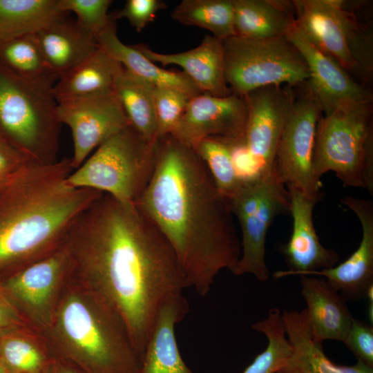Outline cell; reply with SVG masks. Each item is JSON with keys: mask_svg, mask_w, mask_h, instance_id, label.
<instances>
[{"mask_svg": "<svg viewBox=\"0 0 373 373\" xmlns=\"http://www.w3.org/2000/svg\"><path fill=\"white\" fill-rule=\"evenodd\" d=\"M73 277L123 320L141 360L162 305L189 287L169 243L135 204L103 193L66 240Z\"/></svg>", "mask_w": 373, "mask_h": 373, "instance_id": "6da1fadb", "label": "cell"}, {"mask_svg": "<svg viewBox=\"0 0 373 373\" xmlns=\"http://www.w3.org/2000/svg\"><path fill=\"white\" fill-rule=\"evenodd\" d=\"M155 147L154 172L135 205L169 243L189 287L205 296L240 256L229 199L193 148L171 135L157 139Z\"/></svg>", "mask_w": 373, "mask_h": 373, "instance_id": "7a4b0ae2", "label": "cell"}, {"mask_svg": "<svg viewBox=\"0 0 373 373\" xmlns=\"http://www.w3.org/2000/svg\"><path fill=\"white\" fill-rule=\"evenodd\" d=\"M70 158L27 162L0 191V278L52 254L99 191L66 183Z\"/></svg>", "mask_w": 373, "mask_h": 373, "instance_id": "3957f363", "label": "cell"}, {"mask_svg": "<svg viewBox=\"0 0 373 373\" xmlns=\"http://www.w3.org/2000/svg\"><path fill=\"white\" fill-rule=\"evenodd\" d=\"M52 357L85 373H137L140 361L123 320L72 277L42 333Z\"/></svg>", "mask_w": 373, "mask_h": 373, "instance_id": "277c9868", "label": "cell"}, {"mask_svg": "<svg viewBox=\"0 0 373 373\" xmlns=\"http://www.w3.org/2000/svg\"><path fill=\"white\" fill-rule=\"evenodd\" d=\"M55 82L23 79L0 65V137L29 162H57L61 124Z\"/></svg>", "mask_w": 373, "mask_h": 373, "instance_id": "5b68a950", "label": "cell"}, {"mask_svg": "<svg viewBox=\"0 0 373 373\" xmlns=\"http://www.w3.org/2000/svg\"><path fill=\"white\" fill-rule=\"evenodd\" d=\"M372 102L342 106L321 116L312 166L316 180L334 171L344 186L361 187L373 195Z\"/></svg>", "mask_w": 373, "mask_h": 373, "instance_id": "8992f818", "label": "cell"}, {"mask_svg": "<svg viewBox=\"0 0 373 373\" xmlns=\"http://www.w3.org/2000/svg\"><path fill=\"white\" fill-rule=\"evenodd\" d=\"M155 144L130 124L99 145L68 176L66 183L135 204L155 170Z\"/></svg>", "mask_w": 373, "mask_h": 373, "instance_id": "52a82bcc", "label": "cell"}, {"mask_svg": "<svg viewBox=\"0 0 373 373\" xmlns=\"http://www.w3.org/2000/svg\"><path fill=\"white\" fill-rule=\"evenodd\" d=\"M224 76L231 93L244 97L267 86L302 84L307 63L286 37L253 39L232 36L222 40Z\"/></svg>", "mask_w": 373, "mask_h": 373, "instance_id": "ba28073f", "label": "cell"}, {"mask_svg": "<svg viewBox=\"0 0 373 373\" xmlns=\"http://www.w3.org/2000/svg\"><path fill=\"white\" fill-rule=\"evenodd\" d=\"M275 165L270 173L254 181L242 183L229 199L231 211L240 227L241 254L231 272L250 274L266 281L269 272L265 261L268 229L279 215L290 213V195Z\"/></svg>", "mask_w": 373, "mask_h": 373, "instance_id": "9c48e42d", "label": "cell"}, {"mask_svg": "<svg viewBox=\"0 0 373 373\" xmlns=\"http://www.w3.org/2000/svg\"><path fill=\"white\" fill-rule=\"evenodd\" d=\"M73 274L66 245L0 278L4 291L26 321L43 333L50 324Z\"/></svg>", "mask_w": 373, "mask_h": 373, "instance_id": "30bf717a", "label": "cell"}, {"mask_svg": "<svg viewBox=\"0 0 373 373\" xmlns=\"http://www.w3.org/2000/svg\"><path fill=\"white\" fill-rule=\"evenodd\" d=\"M57 115L71 130L74 170L104 141L130 125L113 89L58 102Z\"/></svg>", "mask_w": 373, "mask_h": 373, "instance_id": "8fae6325", "label": "cell"}, {"mask_svg": "<svg viewBox=\"0 0 373 373\" xmlns=\"http://www.w3.org/2000/svg\"><path fill=\"white\" fill-rule=\"evenodd\" d=\"M322 110L307 93L295 99L284 124L276 155V164L286 185L317 195L322 182L316 180L312 159L316 126Z\"/></svg>", "mask_w": 373, "mask_h": 373, "instance_id": "7c38bea8", "label": "cell"}, {"mask_svg": "<svg viewBox=\"0 0 373 373\" xmlns=\"http://www.w3.org/2000/svg\"><path fill=\"white\" fill-rule=\"evenodd\" d=\"M247 117L242 144L262 177L271 171L280 137L296 99L291 86H267L244 96Z\"/></svg>", "mask_w": 373, "mask_h": 373, "instance_id": "4fadbf2b", "label": "cell"}, {"mask_svg": "<svg viewBox=\"0 0 373 373\" xmlns=\"http://www.w3.org/2000/svg\"><path fill=\"white\" fill-rule=\"evenodd\" d=\"M297 27L347 73L357 71L349 46L360 23L340 0L291 1Z\"/></svg>", "mask_w": 373, "mask_h": 373, "instance_id": "5bb4252c", "label": "cell"}, {"mask_svg": "<svg viewBox=\"0 0 373 373\" xmlns=\"http://www.w3.org/2000/svg\"><path fill=\"white\" fill-rule=\"evenodd\" d=\"M247 117L245 97L232 93L225 97L201 93L190 99L171 135L195 149L207 137L242 138Z\"/></svg>", "mask_w": 373, "mask_h": 373, "instance_id": "9a60e30c", "label": "cell"}, {"mask_svg": "<svg viewBox=\"0 0 373 373\" xmlns=\"http://www.w3.org/2000/svg\"><path fill=\"white\" fill-rule=\"evenodd\" d=\"M287 37L299 50L307 63V92L316 101L325 115L342 106L372 102V93L354 80L334 59L314 46L296 23Z\"/></svg>", "mask_w": 373, "mask_h": 373, "instance_id": "2e32d148", "label": "cell"}, {"mask_svg": "<svg viewBox=\"0 0 373 373\" xmlns=\"http://www.w3.org/2000/svg\"><path fill=\"white\" fill-rule=\"evenodd\" d=\"M287 187L290 195L293 229L289 241L281 247V250L289 269L276 271L274 277L300 276L307 271L334 267L339 256L335 251L322 245L313 222V211L323 198L322 193L312 195L294 186Z\"/></svg>", "mask_w": 373, "mask_h": 373, "instance_id": "e0dca14e", "label": "cell"}, {"mask_svg": "<svg viewBox=\"0 0 373 373\" xmlns=\"http://www.w3.org/2000/svg\"><path fill=\"white\" fill-rule=\"evenodd\" d=\"M341 202L356 214L361 223L362 238L358 248L336 266L307 271L300 276H322L344 298L360 299L365 297L373 287V203L351 195L342 198Z\"/></svg>", "mask_w": 373, "mask_h": 373, "instance_id": "ac0fdd59", "label": "cell"}, {"mask_svg": "<svg viewBox=\"0 0 373 373\" xmlns=\"http://www.w3.org/2000/svg\"><path fill=\"white\" fill-rule=\"evenodd\" d=\"M134 46L154 63L180 66L201 93L217 97L231 93L224 76L222 40L212 35H206L195 48L178 53H159L144 44Z\"/></svg>", "mask_w": 373, "mask_h": 373, "instance_id": "d6986e66", "label": "cell"}, {"mask_svg": "<svg viewBox=\"0 0 373 373\" xmlns=\"http://www.w3.org/2000/svg\"><path fill=\"white\" fill-rule=\"evenodd\" d=\"M189 311L182 294L169 298L161 307L140 360L137 373H194L180 353L175 325Z\"/></svg>", "mask_w": 373, "mask_h": 373, "instance_id": "ffe728a7", "label": "cell"}, {"mask_svg": "<svg viewBox=\"0 0 373 373\" xmlns=\"http://www.w3.org/2000/svg\"><path fill=\"white\" fill-rule=\"evenodd\" d=\"M300 277L313 340L319 343L331 339L343 341L354 318L345 298L324 278Z\"/></svg>", "mask_w": 373, "mask_h": 373, "instance_id": "44dd1931", "label": "cell"}, {"mask_svg": "<svg viewBox=\"0 0 373 373\" xmlns=\"http://www.w3.org/2000/svg\"><path fill=\"white\" fill-rule=\"evenodd\" d=\"M287 338L292 352L277 373H373V367L357 361L351 365H338L325 354L322 343L312 336L306 309L282 313Z\"/></svg>", "mask_w": 373, "mask_h": 373, "instance_id": "7402d4cb", "label": "cell"}, {"mask_svg": "<svg viewBox=\"0 0 373 373\" xmlns=\"http://www.w3.org/2000/svg\"><path fill=\"white\" fill-rule=\"evenodd\" d=\"M49 70L59 79L99 47L97 38L67 15L35 34Z\"/></svg>", "mask_w": 373, "mask_h": 373, "instance_id": "603a6c76", "label": "cell"}, {"mask_svg": "<svg viewBox=\"0 0 373 373\" xmlns=\"http://www.w3.org/2000/svg\"><path fill=\"white\" fill-rule=\"evenodd\" d=\"M111 15V14H110ZM108 26L97 36L99 46L132 74L153 87H170L193 97L201 91L183 71L157 66L134 46L123 44L117 35L116 20L111 15Z\"/></svg>", "mask_w": 373, "mask_h": 373, "instance_id": "cb8c5ba5", "label": "cell"}, {"mask_svg": "<svg viewBox=\"0 0 373 373\" xmlns=\"http://www.w3.org/2000/svg\"><path fill=\"white\" fill-rule=\"evenodd\" d=\"M236 36L253 39L286 37L296 23L291 1L233 0Z\"/></svg>", "mask_w": 373, "mask_h": 373, "instance_id": "d4e9b609", "label": "cell"}, {"mask_svg": "<svg viewBox=\"0 0 373 373\" xmlns=\"http://www.w3.org/2000/svg\"><path fill=\"white\" fill-rule=\"evenodd\" d=\"M122 67L100 46L91 55L60 77L52 88L57 102L113 89Z\"/></svg>", "mask_w": 373, "mask_h": 373, "instance_id": "484cf974", "label": "cell"}, {"mask_svg": "<svg viewBox=\"0 0 373 373\" xmlns=\"http://www.w3.org/2000/svg\"><path fill=\"white\" fill-rule=\"evenodd\" d=\"M52 358L44 336L31 326L0 332V362L9 373H44Z\"/></svg>", "mask_w": 373, "mask_h": 373, "instance_id": "4316f807", "label": "cell"}, {"mask_svg": "<svg viewBox=\"0 0 373 373\" xmlns=\"http://www.w3.org/2000/svg\"><path fill=\"white\" fill-rule=\"evenodd\" d=\"M67 14L59 0H0V39L36 34Z\"/></svg>", "mask_w": 373, "mask_h": 373, "instance_id": "83f0119b", "label": "cell"}, {"mask_svg": "<svg viewBox=\"0 0 373 373\" xmlns=\"http://www.w3.org/2000/svg\"><path fill=\"white\" fill-rule=\"evenodd\" d=\"M153 86L136 77L123 66L113 84L130 124L149 140L155 142L157 122Z\"/></svg>", "mask_w": 373, "mask_h": 373, "instance_id": "f1b7e54d", "label": "cell"}, {"mask_svg": "<svg viewBox=\"0 0 373 373\" xmlns=\"http://www.w3.org/2000/svg\"><path fill=\"white\" fill-rule=\"evenodd\" d=\"M171 17L182 24L206 29L222 40L236 35L233 0H183Z\"/></svg>", "mask_w": 373, "mask_h": 373, "instance_id": "f546056e", "label": "cell"}, {"mask_svg": "<svg viewBox=\"0 0 373 373\" xmlns=\"http://www.w3.org/2000/svg\"><path fill=\"white\" fill-rule=\"evenodd\" d=\"M0 65L26 79H58L47 66L35 34L0 39Z\"/></svg>", "mask_w": 373, "mask_h": 373, "instance_id": "4dcf8cb0", "label": "cell"}, {"mask_svg": "<svg viewBox=\"0 0 373 373\" xmlns=\"http://www.w3.org/2000/svg\"><path fill=\"white\" fill-rule=\"evenodd\" d=\"M252 328L263 333L268 344L242 373H277L292 352L281 312L277 308L270 309L268 316L254 323Z\"/></svg>", "mask_w": 373, "mask_h": 373, "instance_id": "1f68e13d", "label": "cell"}, {"mask_svg": "<svg viewBox=\"0 0 373 373\" xmlns=\"http://www.w3.org/2000/svg\"><path fill=\"white\" fill-rule=\"evenodd\" d=\"M195 150L204 163L219 192L230 199L242 183L236 176L227 140L207 137L200 141Z\"/></svg>", "mask_w": 373, "mask_h": 373, "instance_id": "d6a6232c", "label": "cell"}, {"mask_svg": "<svg viewBox=\"0 0 373 373\" xmlns=\"http://www.w3.org/2000/svg\"><path fill=\"white\" fill-rule=\"evenodd\" d=\"M191 97L188 93L177 88H153L156 140L172 133Z\"/></svg>", "mask_w": 373, "mask_h": 373, "instance_id": "836d02e7", "label": "cell"}, {"mask_svg": "<svg viewBox=\"0 0 373 373\" xmlns=\"http://www.w3.org/2000/svg\"><path fill=\"white\" fill-rule=\"evenodd\" d=\"M112 2L111 0H59V5L65 12H75L77 24L97 38L110 23L111 17L108 10Z\"/></svg>", "mask_w": 373, "mask_h": 373, "instance_id": "e575fe53", "label": "cell"}, {"mask_svg": "<svg viewBox=\"0 0 373 373\" xmlns=\"http://www.w3.org/2000/svg\"><path fill=\"white\" fill-rule=\"evenodd\" d=\"M166 8V3L160 0H128L122 10L111 15L116 21L126 18L137 32H140L155 20L159 10Z\"/></svg>", "mask_w": 373, "mask_h": 373, "instance_id": "d590c367", "label": "cell"}, {"mask_svg": "<svg viewBox=\"0 0 373 373\" xmlns=\"http://www.w3.org/2000/svg\"><path fill=\"white\" fill-rule=\"evenodd\" d=\"M358 361L373 367V327L353 318L350 329L343 341Z\"/></svg>", "mask_w": 373, "mask_h": 373, "instance_id": "8d00e7d4", "label": "cell"}, {"mask_svg": "<svg viewBox=\"0 0 373 373\" xmlns=\"http://www.w3.org/2000/svg\"><path fill=\"white\" fill-rule=\"evenodd\" d=\"M24 325L30 326L20 314L0 283V332Z\"/></svg>", "mask_w": 373, "mask_h": 373, "instance_id": "74e56055", "label": "cell"}, {"mask_svg": "<svg viewBox=\"0 0 373 373\" xmlns=\"http://www.w3.org/2000/svg\"><path fill=\"white\" fill-rule=\"evenodd\" d=\"M27 162L23 154L0 137V171L12 176Z\"/></svg>", "mask_w": 373, "mask_h": 373, "instance_id": "f35d334b", "label": "cell"}, {"mask_svg": "<svg viewBox=\"0 0 373 373\" xmlns=\"http://www.w3.org/2000/svg\"><path fill=\"white\" fill-rule=\"evenodd\" d=\"M44 373H85L73 363L57 357H52Z\"/></svg>", "mask_w": 373, "mask_h": 373, "instance_id": "ab89813d", "label": "cell"}, {"mask_svg": "<svg viewBox=\"0 0 373 373\" xmlns=\"http://www.w3.org/2000/svg\"><path fill=\"white\" fill-rule=\"evenodd\" d=\"M12 176H9L0 171V191L3 189V187L6 184V183Z\"/></svg>", "mask_w": 373, "mask_h": 373, "instance_id": "60d3db41", "label": "cell"}, {"mask_svg": "<svg viewBox=\"0 0 373 373\" xmlns=\"http://www.w3.org/2000/svg\"><path fill=\"white\" fill-rule=\"evenodd\" d=\"M0 373H7L6 369L0 365Z\"/></svg>", "mask_w": 373, "mask_h": 373, "instance_id": "b9f144b4", "label": "cell"}, {"mask_svg": "<svg viewBox=\"0 0 373 373\" xmlns=\"http://www.w3.org/2000/svg\"><path fill=\"white\" fill-rule=\"evenodd\" d=\"M6 372H7V371H6ZM7 373H9V372H7Z\"/></svg>", "mask_w": 373, "mask_h": 373, "instance_id": "7bdbcfd3", "label": "cell"}, {"mask_svg": "<svg viewBox=\"0 0 373 373\" xmlns=\"http://www.w3.org/2000/svg\"><path fill=\"white\" fill-rule=\"evenodd\" d=\"M0 365H1V362H0Z\"/></svg>", "mask_w": 373, "mask_h": 373, "instance_id": "ee69618b", "label": "cell"}]
</instances>
